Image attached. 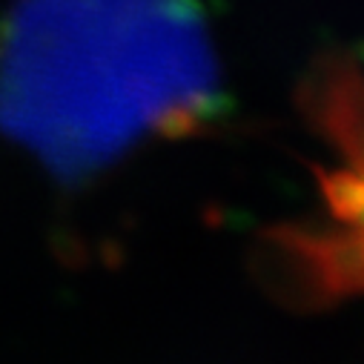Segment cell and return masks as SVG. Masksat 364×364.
Masks as SVG:
<instances>
[{
  "label": "cell",
  "instance_id": "obj_1",
  "mask_svg": "<svg viewBox=\"0 0 364 364\" xmlns=\"http://www.w3.org/2000/svg\"><path fill=\"white\" fill-rule=\"evenodd\" d=\"M215 104L196 0H15L0 18V132L60 181L190 132Z\"/></svg>",
  "mask_w": 364,
  "mask_h": 364
},
{
  "label": "cell",
  "instance_id": "obj_2",
  "mask_svg": "<svg viewBox=\"0 0 364 364\" xmlns=\"http://www.w3.org/2000/svg\"><path fill=\"white\" fill-rule=\"evenodd\" d=\"M321 187L336 230H293L282 238L279 247L293 258L304 293H364V166L330 172Z\"/></svg>",
  "mask_w": 364,
  "mask_h": 364
}]
</instances>
